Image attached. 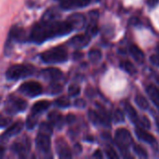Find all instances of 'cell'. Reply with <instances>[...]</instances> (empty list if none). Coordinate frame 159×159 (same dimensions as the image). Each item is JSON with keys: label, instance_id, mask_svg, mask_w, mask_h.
I'll return each mask as SVG.
<instances>
[{"label": "cell", "instance_id": "1", "mask_svg": "<svg viewBox=\"0 0 159 159\" xmlns=\"http://www.w3.org/2000/svg\"><path fill=\"white\" fill-rule=\"evenodd\" d=\"M73 30V26L68 20H41L33 26L29 39L35 44H41L49 39L66 35Z\"/></svg>", "mask_w": 159, "mask_h": 159}, {"label": "cell", "instance_id": "2", "mask_svg": "<svg viewBox=\"0 0 159 159\" xmlns=\"http://www.w3.org/2000/svg\"><path fill=\"white\" fill-rule=\"evenodd\" d=\"M40 59L45 63H61L67 61L68 53L62 47H55L41 53Z\"/></svg>", "mask_w": 159, "mask_h": 159}, {"label": "cell", "instance_id": "3", "mask_svg": "<svg viewBox=\"0 0 159 159\" xmlns=\"http://www.w3.org/2000/svg\"><path fill=\"white\" fill-rule=\"evenodd\" d=\"M34 73V68L27 64H15L10 66L7 72L6 76L8 80H19L32 75Z\"/></svg>", "mask_w": 159, "mask_h": 159}, {"label": "cell", "instance_id": "4", "mask_svg": "<svg viewBox=\"0 0 159 159\" xmlns=\"http://www.w3.org/2000/svg\"><path fill=\"white\" fill-rule=\"evenodd\" d=\"M25 39H26V33H25L24 29L18 26V25L12 26L10 31H9L8 37L7 39L6 45H5V54L7 56L11 53L12 47H13L14 43L22 42Z\"/></svg>", "mask_w": 159, "mask_h": 159}, {"label": "cell", "instance_id": "5", "mask_svg": "<svg viewBox=\"0 0 159 159\" xmlns=\"http://www.w3.org/2000/svg\"><path fill=\"white\" fill-rule=\"evenodd\" d=\"M27 106H28V103L25 100H22L21 98L11 95L6 102L5 111L8 115H14L20 112L25 111Z\"/></svg>", "mask_w": 159, "mask_h": 159}, {"label": "cell", "instance_id": "6", "mask_svg": "<svg viewBox=\"0 0 159 159\" xmlns=\"http://www.w3.org/2000/svg\"><path fill=\"white\" fill-rule=\"evenodd\" d=\"M115 141L121 151H127L133 143L131 134L126 129H118L116 131Z\"/></svg>", "mask_w": 159, "mask_h": 159}, {"label": "cell", "instance_id": "7", "mask_svg": "<svg viewBox=\"0 0 159 159\" xmlns=\"http://www.w3.org/2000/svg\"><path fill=\"white\" fill-rule=\"evenodd\" d=\"M18 90H19V92H20L21 94H23L27 97L34 98V97H37L40 94H42L43 87L40 83H38L36 81H28V82L22 83L20 86Z\"/></svg>", "mask_w": 159, "mask_h": 159}, {"label": "cell", "instance_id": "8", "mask_svg": "<svg viewBox=\"0 0 159 159\" xmlns=\"http://www.w3.org/2000/svg\"><path fill=\"white\" fill-rule=\"evenodd\" d=\"M35 146L40 154L44 156L48 155L50 153V148H51L50 136L39 132L35 138Z\"/></svg>", "mask_w": 159, "mask_h": 159}, {"label": "cell", "instance_id": "9", "mask_svg": "<svg viewBox=\"0 0 159 159\" xmlns=\"http://www.w3.org/2000/svg\"><path fill=\"white\" fill-rule=\"evenodd\" d=\"M30 149H31V142L26 136L15 142L11 146V150L15 154H17L20 157H25L29 153Z\"/></svg>", "mask_w": 159, "mask_h": 159}, {"label": "cell", "instance_id": "10", "mask_svg": "<svg viewBox=\"0 0 159 159\" xmlns=\"http://www.w3.org/2000/svg\"><path fill=\"white\" fill-rule=\"evenodd\" d=\"M100 0H63L61 3V7L65 10L85 7L92 3H97Z\"/></svg>", "mask_w": 159, "mask_h": 159}, {"label": "cell", "instance_id": "11", "mask_svg": "<svg viewBox=\"0 0 159 159\" xmlns=\"http://www.w3.org/2000/svg\"><path fill=\"white\" fill-rule=\"evenodd\" d=\"M56 152L60 158L69 159L72 157V152L63 138H59L55 143Z\"/></svg>", "mask_w": 159, "mask_h": 159}, {"label": "cell", "instance_id": "12", "mask_svg": "<svg viewBox=\"0 0 159 159\" xmlns=\"http://www.w3.org/2000/svg\"><path fill=\"white\" fill-rule=\"evenodd\" d=\"M22 128H23L22 122H21V121H18V122H16L15 124L11 125L9 128H7V129L1 135L0 139H1L2 141H7V140H9L10 138H12V137L18 135V134L21 131Z\"/></svg>", "mask_w": 159, "mask_h": 159}, {"label": "cell", "instance_id": "13", "mask_svg": "<svg viewBox=\"0 0 159 159\" xmlns=\"http://www.w3.org/2000/svg\"><path fill=\"white\" fill-rule=\"evenodd\" d=\"M90 42V36L89 34H78L72 37L69 41V45L75 48H81L89 45Z\"/></svg>", "mask_w": 159, "mask_h": 159}, {"label": "cell", "instance_id": "14", "mask_svg": "<svg viewBox=\"0 0 159 159\" xmlns=\"http://www.w3.org/2000/svg\"><path fill=\"white\" fill-rule=\"evenodd\" d=\"M41 75L52 82H56L62 77V72L58 68H47L41 71Z\"/></svg>", "mask_w": 159, "mask_h": 159}, {"label": "cell", "instance_id": "15", "mask_svg": "<svg viewBox=\"0 0 159 159\" xmlns=\"http://www.w3.org/2000/svg\"><path fill=\"white\" fill-rule=\"evenodd\" d=\"M70 24L73 26L74 30H80L86 25V18L81 13H75L69 16L67 20Z\"/></svg>", "mask_w": 159, "mask_h": 159}, {"label": "cell", "instance_id": "16", "mask_svg": "<svg viewBox=\"0 0 159 159\" xmlns=\"http://www.w3.org/2000/svg\"><path fill=\"white\" fill-rule=\"evenodd\" d=\"M135 133H136L139 140H141V141H143V142H144V143H148L150 145H156L157 144L156 138L152 134H150L148 131L144 130L143 129L137 128L135 129Z\"/></svg>", "mask_w": 159, "mask_h": 159}, {"label": "cell", "instance_id": "17", "mask_svg": "<svg viewBox=\"0 0 159 159\" xmlns=\"http://www.w3.org/2000/svg\"><path fill=\"white\" fill-rule=\"evenodd\" d=\"M48 122L52 125V127H55L57 129H61L64 125V117L62 115L57 111H53L48 114Z\"/></svg>", "mask_w": 159, "mask_h": 159}, {"label": "cell", "instance_id": "18", "mask_svg": "<svg viewBox=\"0 0 159 159\" xmlns=\"http://www.w3.org/2000/svg\"><path fill=\"white\" fill-rule=\"evenodd\" d=\"M146 92L154 104L159 109V89L155 85H149L146 87Z\"/></svg>", "mask_w": 159, "mask_h": 159}, {"label": "cell", "instance_id": "19", "mask_svg": "<svg viewBox=\"0 0 159 159\" xmlns=\"http://www.w3.org/2000/svg\"><path fill=\"white\" fill-rule=\"evenodd\" d=\"M129 53L132 58L139 63H143L144 61V54L143 50L136 45H131L129 47Z\"/></svg>", "mask_w": 159, "mask_h": 159}, {"label": "cell", "instance_id": "20", "mask_svg": "<svg viewBox=\"0 0 159 159\" xmlns=\"http://www.w3.org/2000/svg\"><path fill=\"white\" fill-rule=\"evenodd\" d=\"M49 106H50V102H48V101H40V102H35L33 105L31 113H34V114H36V115H39L40 116V114H42L43 112H45L46 110H48Z\"/></svg>", "mask_w": 159, "mask_h": 159}, {"label": "cell", "instance_id": "21", "mask_svg": "<svg viewBox=\"0 0 159 159\" xmlns=\"http://www.w3.org/2000/svg\"><path fill=\"white\" fill-rule=\"evenodd\" d=\"M61 14L59 12V10H57L56 8H49L48 9L43 17H42V20L44 21H50V20H57L58 18H60Z\"/></svg>", "mask_w": 159, "mask_h": 159}, {"label": "cell", "instance_id": "22", "mask_svg": "<svg viewBox=\"0 0 159 159\" xmlns=\"http://www.w3.org/2000/svg\"><path fill=\"white\" fill-rule=\"evenodd\" d=\"M125 110L129 116V117L130 118V120L134 123H138L139 122V116H138V114L135 110V108L129 102H125Z\"/></svg>", "mask_w": 159, "mask_h": 159}, {"label": "cell", "instance_id": "23", "mask_svg": "<svg viewBox=\"0 0 159 159\" xmlns=\"http://www.w3.org/2000/svg\"><path fill=\"white\" fill-rule=\"evenodd\" d=\"M97 113L100 117V124L104 125V126H109L110 125V116H109V114L107 113V111L102 106H99V110Z\"/></svg>", "mask_w": 159, "mask_h": 159}, {"label": "cell", "instance_id": "24", "mask_svg": "<svg viewBox=\"0 0 159 159\" xmlns=\"http://www.w3.org/2000/svg\"><path fill=\"white\" fill-rule=\"evenodd\" d=\"M62 85L56 83V82H52L50 85H48V87L47 88V93L49 95H56L59 94L60 92L62 91Z\"/></svg>", "mask_w": 159, "mask_h": 159}, {"label": "cell", "instance_id": "25", "mask_svg": "<svg viewBox=\"0 0 159 159\" xmlns=\"http://www.w3.org/2000/svg\"><path fill=\"white\" fill-rule=\"evenodd\" d=\"M38 118H39V115L31 113V115L27 117V120H26V128L28 129H33L37 125Z\"/></svg>", "mask_w": 159, "mask_h": 159}, {"label": "cell", "instance_id": "26", "mask_svg": "<svg viewBox=\"0 0 159 159\" xmlns=\"http://www.w3.org/2000/svg\"><path fill=\"white\" fill-rule=\"evenodd\" d=\"M135 102L138 105V107H140L143 110H147L149 108V102H148V101L146 100L145 97H143L141 94L136 95V97H135Z\"/></svg>", "mask_w": 159, "mask_h": 159}, {"label": "cell", "instance_id": "27", "mask_svg": "<svg viewBox=\"0 0 159 159\" xmlns=\"http://www.w3.org/2000/svg\"><path fill=\"white\" fill-rule=\"evenodd\" d=\"M39 132L46 134V135H48V136H51L53 133V127L49 122L41 123L40 127H39Z\"/></svg>", "mask_w": 159, "mask_h": 159}, {"label": "cell", "instance_id": "28", "mask_svg": "<svg viewBox=\"0 0 159 159\" xmlns=\"http://www.w3.org/2000/svg\"><path fill=\"white\" fill-rule=\"evenodd\" d=\"M121 67H122L127 73H129V75H135V74H137V70H136L135 65H134L132 62L129 61H122Z\"/></svg>", "mask_w": 159, "mask_h": 159}, {"label": "cell", "instance_id": "29", "mask_svg": "<svg viewBox=\"0 0 159 159\" xmlns=\"http://www.w3.org/2000/svg\"><path fill=\"white\" fill-rule=\"evenodd\" d=\"M89 58L92 62H98L102 59V52L99 49L93 48L89 52Z\"/></svg>", "mask_w": 159, "mask_h": 159}, {"label": "cell", "instance_id": "30", "mask_svg": "<svg viewBox=\"0 0 159 159\" xmlns=\"http://www.w3.org/2000/svg\"><path fill=\"white\" fill-rule=\"evenodd\" d=\"M133 151L141 158H147L148 157V154H147L146 150L143 146H141L139 144H134L133 145Z\"/></svg>", "mask_w": 159, "mask_h": 159}, {"label": "cell", "instance_id": "31", "mask_svg": "<svg viewBox=\"0 0 159 159\" xmlns=\"http://www.w3.org/2000/svg\"><path fill=\"white\" fill-rule=\"evenodd\" d=\"M70 101L67 97H61L59 99H57L55 101V105L58 106V107H61V108H66V107H69L70 106Z\"/></svg>", "mask_w": 159, "mask_h": 159}, {"label": "cell", "instance_id": "32", "mask_svg": "<svg viewBox=\"0 0 159 159\" xmlns=\"http://www.w3.org/2000/svg\"><path fill=\"white\" fill-rule=\"evenodd\" d=\"M10 115H4V114H0V128H6L7 127L10 122H11V116H9Z\"/></svg>", "mask_w": 159, "mask_h": 159}, {"label": "cell", "instance_id": "33", "mask_svg": "<svg viewBox=\"0 0 159 159\" xmlns=\"http://www.w3.org/2000/svg\"><path fill=\"white\" fill-rule=\"evenodd\" d=\"M80 90H81V89H80V87H79L78 85L73 84V85H71V86L69 87V89H68V93H69V95H70L71 97H75V96L79 95Z\"/></svg>", "mask_w": 159, "mask_h": 159}, {"label": "cell", "instance_id": "34", "mask_svg": "<svg viewBox=\"0 0 159 159\" xmlns=\"http://www.w3.org/2000/svg\"><path fill=\"white\" fill-rule=\"evenodd\" d=\"M89 118L90 119V121L93 124H95V125L100 124V117H99V115L96 111L89 110Z\"/></svg>", "mask_w": 159, "mask_h": 159}, {"label": "cell", "instance_id": "35", "mask_svg": "<svg viewBox=\"0 0 159 159\" xmlns=\"http://www.w3.org/2000/svg\"><path fill=\"white\" fill-rule=\"evenodd\" d=\"M97 33H98V27L94 21H91V23L89 25L87 29V34H89V36H94L97 34Z\"/></svg>", "mask_w": 159, "mask_h": 159}, {"label": "cell", "instance_id": "36", "mask_svg": "<svg viewBox=\"0 0 159 159\" xmlns=\"http://www.w3.org/2000/svg\"><path fill=\"white\" fill-rule=\"evenodd\" d=\"M114 119L116 123H122L124 122L125 120V117H124V114L122 111L120 110H116L115 111V114H114Z\"/></svg>", "mask_w": 159, "mask_h": 159}, {"label": "cell", "instance_id": "37", "mask_svg": "<svg viewBox=\"0 0 159 159\" xmlns=\"http://www.w3.org/2000/svg\"><path fill=\"white\" fill-rule=\"evenodd\" d=\"M143 129H148L151 128V123L150 120L146 117V116H142L141 118H139V122H138Z\"/></svg>", "mask_w": 159, "mask_h": 159}, {"label": "cell", "instance_id": "38", "mask_svg": "<svg viewBox=\"0 0 159 159\" xmlns=\"http://www.w3.org/2000/svg\"><path fill=\"white\" fill-rule=\"evenodd\" d=\"M105 153H106L107 157H109V158H113V159L118 158V156H117L116 152L112 147H108V148H106Z\"/></svg>", "mask_w": 159, "mask_h": 159}, {"label": "cell", "instance_id": "39", "mask_svg": "<svg viewBox=\"0 0 159 159\" xmlns=\"http://www.w3.org/2000/svg\"><path fill=\"white\" fill-rule=\"evenodd\" d=\"M150 61L154 65L159 66V55H152L150 57Z\"/></svg>", "mask_w": 159, "mask_h": 159}, {"label": "cell", "instance_id": "40", "mask_svg": "<svg viewBox=\"0 0 159 159\" xmlns=\"http://www.w3.org/2000/svg\"><path fill=\"white\" fill-rule=\"evenodd\" d=\"M75 105L76 107H78V108H84L86 106V102L84 100H82V99H78V100L75 101Z\"/></svg>", "mask_w": 159, "mask_h": 159}, {"label": "cell", "instance_id": "41", "mask_svg": "<svg viewBox=\"0 0 159 159\" xmlns=\"http://www.w3.org/2000/svg\"><path fill=\"white\" fill-rule=\"evenodd\" d=\"M75 116L72 115V114L68 115L67 117H66V121H67L68 123H73V122H75Z\"/></svg>", "mask_w": 159, "mask_h": 159}, {"label": "cell", "instance_id": "42", "mask_svg": "<svg viewBox=\"0 0 159 159\" xmlns=\"http://www.w3.org/2000/svg\"><path fill=\"white\" fill-rule=\"evenodd\" d=\"M93 157H95V158H102V152H101L100 150H97V151L94 153Z\"/></svg>", "mask_w": 159, "mask_h": 159}, {"label": "cell", "instance_id": "43", "mask_svg": "<svg viewBox=\"0 0 159 159\" xmlns=\"http://www.w3.org/2000/svg\"><path fill=\"white\" fill-rule=\"evenodd\" d=\"M147 3L150 7H155L158 3V0H147Z\"/></svg>", "mask_w": 159, "mask_h": 159}, {"label": "cell", "instance_id": "44", "mask_svg": "<svg viewBox=\"0 0 159 159\" xmlns=\"http://www.w3.org/2000/svg\"><path fill=\"white\" fill-rule=\"evenodd\" d=\"M81 150H82L81 146H80L79 144H75V152H76V153L78 154V153L81 152Z\"/></svg>", "mask_w": 159, "mask_h": 159}, {"label": "cell", "instance_id": "45", "mask_svg": "<svg viewBox=\"0 0 159 159\" xmlns=\"http://www.w3.org/2000/svg\"><path fill=\"white\" fill-rule=\"evenodd\" d=\"M4 154H5V148L3 146H0V158L3 157Z\"/></svg>", "mask_w": 159, "mask_h": 159}, {"label": "cell", "instance_id": "46", "mask_svg": "<svg viewBox=\"0 0 159 159\" xmlns=\"http://www.w3.org/2000/svg\"><path fill=\"white\" fill-rule=\"evenodd\" d=\"M156 126H157V129L159 132V116H157V118H156Z\"/></svg>", "mask_w": 159, "mask_h": 159}, {"label": "cell", "instance_id": "47", "mask_svg": "<svg viewBox=\"0 0 159 159\" xmlns=\"http://www.w3.org/2000/svg\"><path fill=\"white\" fill-rule=\"evenodd\" d=\"M157 83L159 84V76H157Z\"/></svg>", "mask_w": 159, "mask_h": 159}, {"label": "cell", "instance_id": "48", "mask_svg": "<svg viewBox=\"0 0 159 159\" xmlns=\"http://www.w3.org/2000/svg\"><path fill=\"white\" fill-rule=\"evenodd\" d=\"M0 102H1V97H0Z\"/></svg>", "mask_w": 159, "mask_h": 159}]
</instances>
